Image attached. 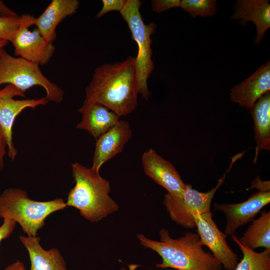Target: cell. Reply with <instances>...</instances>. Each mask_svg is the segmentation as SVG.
<instances>
[{
  "mask_svg": "<svg viewBox=\"0 0 270 270\" xmlns=\"http://www.w3.org/2000/svg\"><path fill=\"white\" fill-rule=\"evenodd\" d=\"M257 188L260 192L270 191V181L263 182L257 177L252 182V187L250 188Z\"/></svg>",
  "mask_w": 270,
  "mask_h": 270,
  "instance_id": "83f0119b",
  "label": "cell"
},
{
  "mask_svg": "<svg viewBox=\"0 0 270 270\" xmlns=\"http://www.w3.org/2000/svg\"><path fill=\"white\" fill-rule=\"evenodd\" d=\"M17 14L6 6L0 0V17H18Z\"/></svg>",
  "mask_w": 270,
  "mask_h": 270,
  "instance_id": "f1b7e54d",
  "label": "cell"
},
{
  "mask_svg": "<svg viewBox=\"0 0 270 270\" xmlns=\"http://www.w3.org/2000/svg\"><path fill=\"white\" fill-rule=\"evenodd\" d=\"M78 112L82 116L76 128L88 132L96 139L108 130L120 120V117L116 113L99 104L83 102Z\"/></svg>",
  "mask_w": 270,
  "mask_h": 270,
  "instance_id": "e0dca14e",
  "label": "cell"
},
{
  "mask_svg": "<svg viewBox=\"0 0 270 270\" xmlns=\"http://www.w3.org/2000/svg\"><path fill=\"white\" fill-rule=\"evenodd\" d=\"M215 0H182L180 7L193 18L199 16L203 17L214 15L217 11Z\"/></svg>",
  "mask_w": 270,
  "mask_h": 270,
  "instance_id": "7402d4cb",
  "label": "cell"
},
{
  "mask_svg": "<svg viewBox=\"0 0 270 270\" xmlns=\"http://www.w3.org/2000/svg\"><path fill=\"white\" fill-rule=\"evenodd\" d=\"M34 18L33 16L28 14L20 16V26L11 42L16 56L44 66L49 62L56 48L42 36L37 28L32 31L28 29L33 26Z\"/></svg>",
  "mask_w": 270,
  "mask_h": 270,
  "instance_id": "ba28073f",
  "label": "cell"
},
{
  "mask_svg": "<svg viewBox=\"0 0 270 270\" xmlns=\"http://www.w3.org/2000/svg\"><path fill=\"white\" fill-rule=\"evenodd\" d=\"M20 240L28 253L30 270H68L59 250L54 248L44 250L40 244V237L20 236Z\"/></svg>",
  "mask_w": 270,
  "mask_h": 270,
  "instance_id": "ac0fdd59",
  "label": "cell"
},
{
  "mask_svg": "<svg viewBox=\"0 0 270 270\" xmlns=\"http://www.w3.org/2000/svg\"><path fill=\"white\" fill-rule=\"evenodd\" d=\"M142 163L144 173L155 182L176 196L184 194L185 184L174 166L168 160L150 148L142 156Z\"/></svg>",
  "mask_w": 270,
  "mask_h": 270,
  "instance_id": "7c38bea8",
  "label": "cell"
},
{
  "mask_svg": "<svg viewBox=\"0 0 270 270\" xmlns=\"http://www.w3.org/2000/svg\"><path fill=\"white\" fill-rule=\"evenodd\" d=\"M72 168L75 184L68 194L67 206L76 208L82 217L92 222L118 210V205L110 196V182L100 172L78 162L72 164Z\"/></svg>",
  "mask_w": 270,
  "mask_h": 270,
  "instance_id": "3957f363",
  "label": "cell"
},
{
  "mask_svg": "<svg viewBox=\"0 0 270 270\" xmlns=\"http://www.w3.org/2000/svg\"><path fill=\"white\" fill-rule=\"evenodd\" d=\"M16 96L25 97V93L10 84L0 90V126L6 138L8 156L12 160L18 154L12 141V127L16 117L26 108L34 109L50 102L46 96L22 100H16Z\"/></svg>",
  "mask_w": 270,
  "mask_h": 270,
  "instance_id": "9c48e42d",
  "label": "cell"
},
{
  "mask_svg": "<svg viewBox=\"0 0 270 270\" xmlns=\"http://www.w3.org/2000/svg\"><path fill=\"white\" fill-rule=\"evenodd\" d=\"M140 244L156 252L162 262L156 266L175 270H222L221 264L210 252L203 248L198 234L188 232L174 238L169 231L162 228L159 232V240L150 239L144 235L136 236Z\"/></svg>",
  "mask_w": 270,
  "mask_h": 270,
  "instance_id": "7a4b0ae2",
  "label": "cell"
},
{
  "mask_svg": "<svg viewBox=\"0 0 270 270\" xmlns=\"http://www.w3.org/2000/svg\"><path fill=\"white\" fill-rule=\"evenodd\" d=\"M234 12L232 19L240 20L244 26L252 22L256 27V34L254 40L259 44L266 32L270 28V4L268 0H237L234 6Z\"/></svg>",
  "mask_w": 270,
  "mask_h": 270,
  "instance_id": "9a60e30c",
  "label": "cell"
},
{
  "mask_svg": "<svg viewBox=\"0 0 270 270\" xmlns=\"http://www.w3.org/2000/svg\"><path fill=\"white\" fill-rule=\"evenodd\" d=\"M12 84L25 93L34 86H40L50 102L60 103L64 92L42 72L40 66L20 57H14L4 48L0 50V86Z\"/></svg>",
  "mask_w": 270,
  "mask_h": 270,
  "instance_id": "8992f818",
  "label": "cell"
},
{
  "mask_svg": "<svg viewBox=\"0 0 270 270\" xmlns=\"http://www.w3.org/2000/svg\"><path fill=\"white\" fill-rule=\"evenodd\" d=\"M80 6L78 0H52L43 12L33 21V26L48 42L53 44L58 24L68 16L75 14Z\"/></svg>",
  "mask_w": 270,
  "mask_h": 270,
  "instance_id": "2e32d148",
  "label": "cell"
},
{
  "mask_svg": "<svg viewBox=\"0 0 270 270\" xmlns=\"http://www.w3.org/2000/svg\"><path fill=\"white\" fill-rule=\"evenodd\" d=\"M250 110L254 122L256 160L260 151L270 150V91L262 96Z\"/></svg>",
  "mask_w": 270,
  "mask_h": 270,
  "instance_id": "d6986e66",
  "label": "cell"
},
{
  "mask_svg": "<svg viewBox=\"0 0 270 270\" xmlns=\"http://www.w3.org/2000/svg\"><path fill=\"white\" fill-rule=\"evenodd\" d=\"M8 42L6 40H0V50L4 48V46L7 45Z\"/></svg>",
  "mask_w": 270,
  "mask_h": 270,
  "instance_id": "4dcf8cb0",
  "label": "cell"
},
{
  "mask_svg": "<svg viewBox=\"0 0 270 270\" xmlns=\"http://www.w3.org/2000/svg\"><path fill=\"white\" fill-rule=\"evenodd\" d=\"M238 239L244 246L253 250L260 248L270 250V212L262 211Z\"/></svg>",
  "mask_w": 270,
  "mask_h": 270,
  "instance_id": "ffe728a7",
  "label": "cell"
},
{
  "mask_svg": "<svg viewBox=\"0 0 270 270\" xmlns=\"http://www.w3.org/2000/svg\"><path fill=\"white\" fill-rule=\"evenodd\" d=\"M102 6L96 18H100L105 14L110 12H120L124 6L126 0H102Z\"/></svg>",
  "mask_w": 270,
  "mask_h": 270,
  "instance_id": "cb8c5ba5",
  "label": "cell"
},
{
  "mask_svg": "<svg viewBox=\"0 0 270 270\" xmlns=\"http://www.w3.org/2000/svg\"><path fill=\"white\" fill-rule=\"evenodd\" d=\"M226 174L220 178L216 185L210 190L202 192L186 184L185 190L180 196L169 193L165 194L164 205L171 220L176 224L186 228H196L194 216L210 211L211 204L215 194L222 184Z\"/></svg>",
  "mask_w": 270,
  "mask_h": 270,
  "instance_id": "52a82bcc",
  "label": "cell"
},
{
  "mask_svg": "<svg viewBox=\"0 0 270 270\" xmlns=\"http://www.w3.org/2000/svg\"><path fill=\"white\" fill-rule=\"evenodd\" d=\"M17 223L14 220L4 219L0 226V244L2 240L8 238L13 232Z\"/></svg>",
  "mask_w": 270,
  "mask_h": 270,
  "instance_id": "484cf974",
  "label": "cell"
},
{
  "mask_svg": "<svg viewBox=\"0 0 270 270\" xmlns=\"http://www.w3.org/2000/svg\"><path fill=\"white\" fill-rule=\"evenodd\" d=\"M138 265L136 264H131L129 266V270H126L125 268H122V270H135Z\"/></svg>",
  "mask_w": 270,
  "mask_h": 270,
  "instance_id": "1f68e13d",
  "label": "cell"
},
{
  "mask_svg": "<svg viewBox=\"0 0 270 270\" xmlns=\"http://www.w3.org/2000/svg\"><path fill=\"white\" fill-rule=\"evenodd\" d=\"M270 202V191H258L244 202L236 204L214 202L213 206L215 210L224 214L225 234L232 236L239 228L252 222L260 210Z\"/></svg>",
  "mask_w": 270,
  "mask_h": 270,
  "instance_id": "8fae6325",
  "label": "cell"
},
{
  "mask_svg": "<svg viewBox=\"0 0 270 270\" xmlns=\"http://www.w3.org/2000/svg\"><path fill=\"white\" fill-rule=\"evenodd\" d=\"M132 136L128 122L120 120L111 128L96 139L91 168L100 172L104 164L122 151Z\"/></svg>",
  "mask_w": 270,
  "mask_h": 270,
  "instance_id": "4fadbf2b",
  "label": "cell"
},
{
  "mask_svg": "<svg viewBox=\"0 0 270 270\" xmlns=\"http://www.w3.org/2000/svg\"><path fill=\"white\" fill-rule=\"evenodd\" d=\"M4 270H26V269L24 264L17 260L6 266Z\"/></svg>",
  "mask_w": 270,
  "mask_h": 270,
  "instance_id": "f546056e",
  "label": "cell"
},
{
  "mask_svg": "<svg viewBox=\"0 0 270 270\" xmlns=\"http://www.w3.org/2000/svg\"><path fill=\"white\" fill-rule=\"evenodd\" d=\"M231 236L242 254L234 270H270V250L256 252L244 246L234 234Z\"/></svg>",
  "mask_w": 270,
  "mask_h": 270,
  "instance_id": "44dd1931",
  "label": "cell"
},
{
  "mask_svg": "<svg viewBox=\"0 0 270 270\" xmlns=\"http://www.w3.org/2000/svg\"><path fill=\"white\" fill-rule=\"evenodd\" d=\"M198 234L204 246H206L214 257L226 270H234L238 262V255L226 242L227 235L219 230L211 211L194 216Z\"/></svg>",
  "mask_w": 270,
  "mask_h": 270,
  "instance_id": "30bf717a",
  "label": "cell"
},
{
  "mask_svg": "<svg viewBox=\"0 0 270 270\" xmlns=\"http://www.w3.org/2000/svg\"><path fill=\"white\" fill-rule=\"evenodd\" d=\"M20 26V16L0 17V40L12 41Z\"/></svg>",
  "mask_w": 270,
  "mask_h": 270,
  "instance_id": "603a6c76",
  "label": "cell"
},
{
  "mask_svg": "<svg viewBox=\"0 0 270 270\" xmlns=\"http://www.w3.org/2000/svg\"><path fill=\"white\" fill-rule=\"evenodd\" d=\"M6 147H7V144L6 138L0 126V172L4 166V158L6 153Z\"/></svg>",
  "mask_w": 270,
  "mask_h": 270,
  "instance_id": "4316f807",
  "label": "cell"
},
{
  "mask_svg": "<svg viewBox=\"0 0 270 270\" xmlns=\"http://www.w3.org/2000/svg\"><path fill=\"white\" fill-rule=\"evenodd\" d=\"M270 91V62H266L242 82L230 90V100L250 110L255 102Z\"/></svg>",
  "mask_w": 270,
  "mask_h": 270,
  "instance_id": "5bb4252c",
  "label": "cell"
},
{
  "mask_svg": "<svg viewBox=\"0 0 270 270\" xmlns=\"http://www.w3.org/2000/svg\"><path fill=\"white\" fill-rule=\"evenodd\" d=\"M135 58L98 66L86 86L84 103L99 104L120 118L134 112L138 105Z\"/></svg>",
  "mask_w": 270,
  "mask_h": 270,
  "instance_id": "6da1fadb",
  "label": "cell"
},
{
  "mask_svg": "<svg viewBox=\"0 0 270 270\" xmlns=\"http://www.w3.org/2000/svg\"><path fill=\"white\" fill-rule=\"evenodd\" d=\"M67 207L62 198L36 201L20 188L6 189L0 195V218L14 220L30 236H36L50 214Z\"/></svg>",
  "mask_w": 270,
  "mask_h": 270,
  "instance_id": "277c9868",
  "label": "cell"
},
{
  "mask_svg": "<svg viewBox=\"0 0 270 270\" xmlns=\"http://www.w3.org/2000/svg\"><path fill=\"white\" fill-rule=\"evenodd\" d=\"M142 2L140 0H126L124 8L120 12L127 24L132 38L138 46L135 58V78L138 94L146 100L150 96L148 80L154 69L152 60V39L156 26L154 22L146 24L140 12Z\"/></svg>",
  "mask_w": 270,
  "mask_h": 270,
  "instance_id": "5b68a950",
  "label": "cell"
},
{
  "mask_svg": "<svg viewBox=\"0 0 270 270\" xmlns=\"http://www.w3.org/2000/svg\"><path fill=\"white\" fill-rule=\"evenodd\" d=\"M180 0H152L151 1L152 10L160 13L172 8L180 7Z\"/></svg>",
  "mask_w": 270,
  "mask_h": 270,
  "instance_id": "d4e9b609",
  "label": "cell"
}]
</instances>
